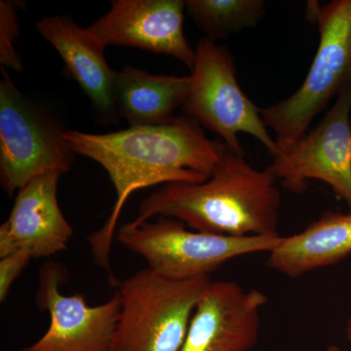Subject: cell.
I'll use <instances>...</instances> for the list:
<instances>
[{
	"label": "cell",
	"mask_w": 351,
	"mask_h": 351,
	"mask_svg": "<svg viewBox=\"0 0 351 351\" xmlns=\"http://www.w3.org/2000/svg\"><path fill=\"white\" fill-rule=\"evenodd\" d=\"M267 169L292 193L306 191L311 180L325 182L351 208V85L318 126Z\"/></svg>",
	"instance_id": "cell-8"
},
{
	"label": "cell",
	"mask_w": 351,
	"mask_h": 351,
	"mask_svg": "<svg viewBox=\"0 0 351 351\" xmlns=\"http://www.w3.org/2000/svg\"><path fill=\"white\" fill-rule=\"evenodd\" d=\"M0 82V182L12 196L32 180L48 172L71 170L75 152L66 129L32 103L4 68Z\"/></svg>",
	"instance_id": "cell-7"
},
{
	"label": "cell",
	"mask_w": 351,
	"mask_h": 351,
	"mask_svg": "<svg viewBox=\"0 0 351 351\" xmlns=\"http://www.w3.org/2000/svg\"><path fill=\"white\" fill-rule=\"evenodd\" d=\"M64 136L75 154L100 164L117 191L112 214L89 239L95 262L107 270L113 286L119 281L110 267V249L132 193L156 184L206 181L226 149L221 141L209 140L195 122L182 119L168 125L129 127L107 134L66 129Z\"/></svg>",
	"instance_id": "cell-1"
},
{
	"label": "cell",
	"mask_w": 351,
	"mask_h": 351,
	"mask_svg": "<svg viewBox=\"0 0 351 351\" xmlns=\"http://www.w3.org/2000/svg\"><path fill=\"white\" fill-rule=\"evenodd\" d=\"M276 181L269 170L255 169L244 154L226 145L206 181L164 184L142 201L131 223L166 217L196 232L223 237L279 235L281 195Z\"/></svg>",
	"instance_id": "cell-2"
},
{
	"label": "cell",
	"mask_w": 351,
	"mask_h": 351,
	"mask_svg": "<svg viewBox=\"0 0 351 351\" xmlns=\"http://www.w3.org/2000/svg\"><path fill=\"white\" fill-rule=\"evenodd\" d=\"M186 11L195 24L216 41L255 27L265 13L263 0H186Z\"/></svg>",
	"instance_id": "cell-16"
},
{
	"label": "cell",
	"mask_w": 351,
	"mask_h": 351,
	"mask_svg": "<svg viewBox=\"0 0 351 351\" xmlns=\"http://www.w3.org/2000/svg\"><path fill=\"white\" fill-rule=\"evenodd\" d=\"M339 351H343V350H339Z\"/></svg>",
	"instance_id": "cell-21"
},
{
	"label": "cell",
	"mask_w": 351,
	"mask_h": 351,
	"mask_svg": "<svg viewBox=\"0 0 351 351\" xmlns=\"http://www.w3.org/2000/svg\"><path fill=\"white\" fill-rule=\"evenodd\" d=\"M34 258L27 250H19L0 258V302H4L14 282Z\"/></svg>",
	"instance_id": "cell-18"
},
{
	"label": "cell",
	"mask_w": 351,
	"mask_h": 351,
	"mask_svg": "<svg viewBox=\"0 0 351 351\" xmlns=\"http://www.w3.org/2000/svg\"><path fill=\"white\" fill-rule=\"evenodd\" d=\"M326 351H339V348L336 346H331L327 348Z\"/></svg>",
	"instance_id": "cell-20"
},
{
	"label": "cell",
	"mask_w": 351,
	"mask_h": 351,
	"mask_svg": "<svg viewBox=\"0 0 351 351\" xmlns=\"http://www.w3.org/2000/svg\"><path fill=\"white\" fill-rule=\"evenodd\" d=\"M184 0H114L89 31L108 46L167 55L193 69L195 49L184 31Z\"/></svg>",
	"instance_id": "cell-10"
},
{
	"label": "cell",
	"mask_w": 351,
	"mask_h": 351,
	"mask_svg": "<svg viewBox=\"0 0 351 351\" xmlns=\"http://www.w3.org/2000/svg\"><path fill=\"white\" fill-rule=\"evenodd\" d=\"M68 270L61 263H44L39 271L36 301L47 311L50 324L38 341L22 351H112L120 313L119 293L99 306L82 294L64 295L61 286Z\"/></svg>",
	"instance_id": "cell-9"
},
{
	"label": "cell",
	"mask_w": 351,
	"mask_h": 351,
	"mask_svg": "<svg viewBox=\"0 0 351 351\" xmlns=\"http://www.w3.org/2000/svg\"><path fill=\"white\" fill-rule=\"evenodd\" d=\"M269 302L258 289L232 281L207 284L180 351H250L257 343L261 311Z\"/></svg>",
	"instance_id": "cell-11"
},
{
	"label": "cell",
	"mask_w": 351,
	"mask_h": 351,
	"mask_svg": "<svg viewBox=\"0 0 351 351\" xmlns=\"http://www.w3.org/2000/svg\"><path fill=\"white\" fill-rule=\"evenodd\" d=\"M36 31L57 50L69 75L80 84L96 112L106 120L117 119L114 89L117 71L106 59V46L68 15L43 18Z\"/></svg>",
	"instance_id": "cell-13"
},
{
	"label": "cell",
	"mask_w": 351,
	"mask_h": 351,
	"mask_svg": "<svg viewBox=\"0 0 351 351\" xmlns=\"http://www.w3.org/2000/svg\"><path fill=\"white\" fill-rule=\"evenodd\" d=\"M189 76L191 88L182 108L191 121L217 134L237 154H244L239 138L244 133L257 138L272 158L279 156L261 108L240 87L232 53L226 46L209 38L200 39Z\"/></svg>",
	"instance_id": "cell-6"
},
{
	"label": "cell",
	"mask_w": 351,
	"mask_h": 351,
	"mask_svg": "<svg viewBox=\"0 0 351 351\" xmlns=\"http://www.w3.org/2000/svg\"><path fill=\"white\" fill-rule=\"evenodd\" d=\"M210 276L174 280L143 269L119 285L112 351H180Z\"/></svg>",
	"instance_id": "cell-4"
},
{
	"label": "cell",
	"mask_w": 351,
	"mask_h": 351,
	"mask_svg": "<svg viewBox=\"0 0 351 351\" xmlns=\"http://www.w3.org/2000/svg\"><path fill=\"white\" fill-rule=\"evenodd\" d=\"M346 334L348 343H350V345L351 346V315L350 317L348 318V323H346Z\"/></svg>",
	"instance_id": "cell-19"
},
{
	"label": "cell",
	"mask_w": 351,
	"mask_h": 351,
	"mask_svg": "<svg viewBox=\"0 0 351 351\" xmlns=\"http://www.w3.org/2000/svg\"><path fill=\"white\" fill-rule=\"evenodd\" d=\"M117 237L122 246L145 258L149 269L174 280L210 276L233 258L269 253L282 240L280 235L233 237L196 232L166 217L141 225L127 223Z\"/></svg>",
	"instance_id": "cell-5"
},
{
	"label": "cell",
	"mask_w": 351,
	"mask_h": 351,
	"mask_svg": "<svg viewBox=\"0 0 351 351\" xmlns=\"http://www.w3.org/2000/svg\"><path fill=\"white\" fill-rule=\"evenodd\" d=\"M351 254V213L326 212L306 230L282 237L269 253L267 265L283 276L298 278L336 265Z\"/></svg>",
	"instance_id": "cell-15"
},
{
	"label": "cell",
	"mask_w": 351,
	"mask_h": 351,
	"mask_svg": "<svg viewBox=\"0 0 351 351\" xmlns=\"http://www.w3.org/2000/svg\"><path fill=\"white\" fill-rule=\"evenodd\" d=\"M61 173L48 172L18 191L8 219L0 226V258L27 250L36 258L68 248L73 230L58 201Z\"/></svg>",
	"instance_id": "cell-12"
},
{
	"label": "cell",
	"mask_w": 351,
	"mask_h": 351,
	"mask_svg": "<svg viewBox=\"0 0 351 351\" xmlns=\"http://www.w3.org/2000/svg\"><path fill=\"white\" fill-rule=\"evenodd\" d=\"M309 12L320 40L306 80L294 94L261 110L279 156L290 151L330 101L351 85V0H334Z\"/></svg>",
	"instance_id": "cell-3"
},
{
	"label": "cell",
	"mask_w": 351,
	"mask_h": 351,
	"mask_svg": "<svg viewBox=\"0 0 351 351\" xmlns=\"http://www.w3.org/2000/svg\"><path fill=\"white\" fill-rule=\"evenodd\" d=\"M18 2L1 0L0 2V64L1 68L19 71L22 62L14 43L20 36L17 17Z\"/></svg>",
	"instance_id": "cell-17"
},
{
	"label": "cell",
	"mask_w": 351,
	"mask_h": 351,
	"mask_svg": "<svg viewBox=\"0 0 351 351\" xmlns=\"http://www.w3.org/2000/svg\"><path fill=\"white\" fill-rule=\"evenodd\" d=\"M191 88V76L157 75L125 66L117 71L114 100L117 117L130 127L168 125L177 121Z\"/></svg>",
	"instance_id": "cell-14"
}]
</instances>
